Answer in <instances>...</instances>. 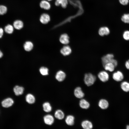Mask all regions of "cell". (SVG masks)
<instances>
[{
	"mask_svg": "<svg viewBox=\"0 0 129 129\" xmlns=\"http://www.w3.org/2000/svg\"><path fill=\"white\" fill-rule=\"evenodd\" d=\"M96 79V77L95 75L90 73H87L84 75V81L86 85L90 86L94 83Z\"/></svg>",
	"mask_w": 129,
	"mask_h": 129,
	"instance_id": "6da1fadb",
	"label": "cell"
},
{
	"mask_svg": "<svg viewBox=\"0 0 129 129\" xmlns=\"http://www.w3.org/2000/svg\"><path fill=\"white\" fill-rule=\"evenodd\" d=\"M7 11V8L5 5H0V15H3L6 13Z\"/></svg>",
	"mask_w": 129,
	"mask_h": 129,
	"instance_id": "4316f807",
	"label": "cell"
},
{
	"mask_svg": "<svg viewBox=\"0 0 129 129\" xmlns=\"http://www.w3.org/2000/svg\"><path fill=\"white\" fill-rule=\"evenodd\" d=\"M13 100L10 98H6L1 102L2 106L4 108H7L12 106L14 103Z\"/></svg>",
	"mask_w": 129,
	"mask_h": 129,
	"instance_id": "52a82bcc",
	"label": "cell"
},
{
	"mask_svg": "<svg viewBox=\"0 0 129 129\" xmlns=\"http://www.w3.org/2000/svg\"><path fill=\"white\" fill-rule=\"evenodd\" d=\"M121 88L124 91H129V83L126 81L122 82L121 85Z\"/></svg>",
	"mask_w": 129,
	"mask_h": 129,
	"instance_id": "d4e9b609",
	"label": "cell"
},
{
	"mask_svg": "<svg viewBox=\"0 0 129 129\" xmlns=\"http://www.w3.org/2000/svg\"><path fill=\"white\" fill-rule=\"evenodd\" d=\"M114 58V54L112 53H109L103 56L101 58L103 65L109 62H111Z\"/></svg>",
	"mask_w": 129,
	"mask_h": 129,
	"instance_id": "7a4b0ae2",
	"label": "cell"
},
{
	"mask_svg": "<svg viewBox=\"0 0 129 129\" xmlns=\"http://www.w3.org/2000/svg\"><path fill=\"white\" fill-rule=\"evenodd\" d=\"M4 32L6 33L11 34L14 31V28L13 26L11 24H8L6 25L3 28Z\"/></svg>",
	"mask_w": 129,
	"mask_h": 129,
	"instance_id": "5bb4252c",
	"label": "cell"
},
{
	"mask_svg": "<svg viewBox=\"0 0 129 129\" xmlns=\"http://www.w3.org/2000/svg\"><path fill=\"white\" fill-rule=\"evenodd\" d=\"M54 116L57 119L61 120L64 118V113L62 110H58L55 112Z\"/></svg>",
	"mask_w": 129,
	"mask_h": 129,
	"instance_id": "603a6c76",
	"label": "cell"
},
{
	"mask_svg": "<svg viewBox=\"0 0 129 129\" xmlns=\"http://www.w3.org/2000/svg\"><path fill=\"white\" fill-rule=\"evenodd\" d=\"M48 1H52V0H47Z\"/></svg>",
	"mask_w": 129,
	"mask_h": 129,
	"instance_id": "f35d334b",
	"label": "cell"
},
{
	"mask_svg": "<svg viewBox=\"0 0 129 129\" xmlns=\"http://www.w3.org/2000/svg\"><path fill=\"white\" fill-rule=\"evenodd\" d=\"M26 102L30 104L34 103L35 100L34 96L30 94H28L26 95Z\"/></svg>",
	"mask_w": 129,
	"mask_h": 129,
	"instance_id": "cb8c5ba5",
	"label": "cell"
},
{
	"mask_svg": "<svg viewBox=\"0 0 129 129\" xmlns=\"http://www.w3.org/2000/svg\"><path fill=\"white\" fill-rule=\"evenodd\" d=\"M4 33V31L3 28L0 27V39L1 38L3 37Z\"/></svg>",
	"mask_w": 129,
	"mask_h": 129,
	"instance_id": "d6a6232c",
	"label": "cell"
},
{
	"mask_svg": "<svg viewBox=\"0 0 129 129\" xmlns=\"http://www.w3.org/2000/svg\"><path fill=\"white\" fill-rule=\"evenodd\" d=\"M33 47V44L31 42L27 41L24 44V49L27 51H31Z\"/></svg>",
	"mask_w": 129,
	"mask_h": 129,
	"instance_id": "7402d4cb",
	"label": "cell"
},
{
	"mask_svg": "<svg viewBox=\"0 0 129 129\" xmlns=\"http://www.w3.org/2000/svg\"><path fill=\"white\" fill-rule=\"evenodd\" d=\"M39 6L42 8L46 10L50 9L51 5L49 1L46 0H42L40 3Z\"/></svg>",
	"mask_w": 129,
	"mask_h": 129,
	"instance_id": "30bf717a",
	"label": "cell"
},
{
	"mask_svg": "<svg viewBox=\"0 0 129 129\" xmlns=\"http://www.w3.org/2000/svg\"><path fill=\"white\" fill-rule=\"evenodd\" d=\"M106 71L112 72L113 71L116 67L111 62H109L105 64L103 66Z\"/></svg>",
	"mask_w": 129,
	"mask_h": 129,
	"instance_id": "e0dca14e",
	"label": "cell"
},
{
	"mask_svg": "<svg viewBox=\"0 0 129 129\" xmlns=\"http://www.w3.org/2000/svg\"><path fill=\"white\" fill-rule=\"evenodd\" d=\"M122 37L125 40L129 41V30H126L124 31L123 33Z\"/></svg>",
	"mask_w": 129,
	"mask_h": 129,
	"instance_id": "f546056e",
	"label": "cell"
},
{
	"mask_svg": "<svg viewBox=\"0 0 129 129\" xmlns=\"http://www.w3.org/2000/svg\"><path fill=\"white\" fill-rule=\"evenodd\" d=\"M112 78L115 81L119 82L122 81L124 78L123 73L120 70L114 72L112 75Z\"/></svg>",
	"mask_w": 129,
	"mask_h": 129,
	"instance_id": "277c9868",
	"label": "cell"
},
{
	"mask_svg": "<svg viewBox=\"0 0 129 129\" xmlns=\"http://www.w3.org/2000/svg\"><path fill=\"white\" fill-rule=\"evenodd\" d=\"M68 0H63V1L61 5L63 8H65L68 4Z\"/></svg>",
	"mask_w": 129,
	"mask_h": 129,
	"instance_id": "1f68e13d",
	"label": "cell"
},
{
	"mask_svg": "<svg viewBox=\"0 0 129 129\" xmlns=\"http://www.w3.org/2000/svg\"><path fill=\"white\" fill-rule=\"evenodd\" d=\"M121 20L125 23H129V13L124 14L121 17Z\"/></svg>",
	"mask_w": 129,
	"mask_h": 129,
	"instance_id": "83f0119b",
	"label": "cell"
},
{
	"mask_svg": "<svg viewBox=\"0 0 129 129\" xmlns=\"http://www.w3.org/2000/svg\"><path fill=\"white\" fill-rule=\"evenodd\" d=\"M44 123L47 124L51 125L54 123V119L52 116L48 115L45 116L43 118Z\"/></svg>",
	"mask_w": 129,
	"mask_h": 129,
	"instance_id": "ac0fdd59",
	"label": "cell"
},
{
	"mask_svg": "<svg viewBox=\"0 0 129 129\" xmlns=\"http://www.w3.org/2000/svg\"><path fill=\"white\" fill-rule=\"evenodd\" d=\"M63 0H56L55 2V5L57 6H59L62 3Z\"/></svg>",
	"mask_w": 129,
	"mask_h": 129,
	"instance_id": "836d02e7",
	"label": "cell"
},
{
	"mask_svg": "<svg viewBox=\"0 0 129 129\" xmlns=\"http://www.w3.org/2000/svg\"><path fill=\"white\" fill-rule=\"evenodd\" d=\"M3 56V53L1 51L0 49V59Z\"/></svg>",
	"mask_w": 129,
	"mask_h": 129,
	"instance_id": "8d00e7d4",
	"label": "cell"
},
{
	"mask_svg": "<svg viewBox=\"0 0 129 129\" xmlns=\"http://www.w3.org/2000/svg\"><path fill=\"white\" fill-rule=\"evenodd\" d=\"M61 53L64 56H67L70 54L72 52L70 47L69 45L64 46L60 50Z\"/></svg>",
	"mask_w": 129,
	"mask_h": 129,
	"instance_id": "8992f818",
	"label": "cell"
},
{
	"mask_svg": "<svg viewBox=\"0 0 129 129\" xmlns=\"http://www.w3.org/2000/svg\"><path fill=\"white\" fill-rule=\"evenodd\" d=\"M59 40L60 42L62 44L66 45L69 43V37L66 33H64L60 36Z\"/></svg>",
	"mask_w": 129,
	"mask_h": 129,
	"instance_id": "9c48e42d",
	"label": "cell"
},
{
	"mask_svg": "<svg viewBox=\"0 0 129 129\" xmlns=\"http://www.w3.org/2000/svg\"><path fill=\"white\" fill-rule=\"evenodd\" d=\"M13 91L16 95L19 96L23 94L24 88L22 87L16 86L14 87Z\"/></svg>",
	"mask_w": 129,
	"mask_h": 129,
	"instance_id": "44dd1931",
	"label": "cell"
},
{
	"mask_svg": "<svg viewBox=\"0 0 129 129\" xmlns=\"http://www.w3.org/2000/svg\"><path fill=\"white\" fill-rule=\"evenodd\" d=\"M98 105L99 106L101 109H105L108 108L109 103L106 100L104 99H102L99 101Z\"/></svg>",
	"mask_w": 129,
	"mask_h": 129,
	"instance_id": "9a60e30c",
	"label": "cell"
},
{
	"mask_svg": "<svg viewBox=\"0 0 129 129\" xmlns=\"http://www.w3.org/2000/svg\"><path fill=\"white\" fill-rule=\"evenodd\" d=\"M111 63H112L116 67H117L118 65V61L114 58L113 59Z\"/></svg>",
	"mask_w": 129,
	"mask_h": 129,
	"instance_id": "e575fe53",
	"label": "cell"
},
{
	"mask_svg": "<svg viewBox=\"0 0 129 129\" xmlns=\"http://www.w3.org/2000/svg\"><path fill=\"white\" fill-rule=\"evenodd\" d=\"M127 129H129V125H127L126 127Z\"/></svg>",
	"mask_w": 129,
	"mask_h": 129,
	"instance_id": "74e56055",
	"label": "cell"
},
{
	"mask_svg": "<svg viewBox=\"0 0 129 129\" xmlns=\"http://www.w3.org/2000/svg\"><path fill=\"white\" fill-rule=\"evenodd\" d=\"M48 69L45 67H42L39 69V71L41 74L43 75H47L48 74Z\"/></svg>",
	"mask_w": 129,
	"mask_h": 129,
	"instance_id": "f1b7e54d",
	"label": "cell"
},
{
	"mask_svg": "<svg viewBox=\"0 0 129 129\" xmlns=\"http://www.w3.org/2000/svg\"><path fill=\"white\" fill-rule=\"evenodd\" d=\"M74 94L75 97L78 98H82L84 96V94L79 87H77L75 89Z\"/></svg>",
	"mask_w": 129,
	"mask_h": 129,
	"instance_id": "ba28073f",
	"label": "cell"
},
{
	"mask_svg": "<svg viewBox=\"0 0 129 129\" xmlns=\"http://www.w3.org/2000/svg\"><path fill=\"white\" fill-rule=\"evenodd\" d=\"M120 3L124 5H127L129 2V0H119Z\"/></svg>",
	"mask_w": 129,
	"mask_h": 129,
	"instance_id": "4dcf8cb0",
	"label": "cell"
},
{
	"mask_svg": "<svg viewBox=\"0 0 129 129\" xmlns=\"http://www.w3.org/2000/svg\"><path fill=\"white\" fill-rule=\"evenodd\" d=\"M66 76V74L62 70H59L57 73L55 78L58 81L61 82L64 80Z\"/></svg>",
	"mask_w": 129,
	"mask_h": 129,
	"instance_id": "8fae6325",
	"label": "cell"
},
{
	"mask_svg": "<svg viewBox=\"0 0 129 129\" xmlns=\"http://www.w3.org/2000/svg\"><path fill=\"white\" fill-rule=\"evenodd\" d=\"M110 32L109 29L106 27H103L100 28L98 31L99 34L101 36L108 35L110 34Z\"/></svg>",
	"mask_w": 129,
	"mask_h": 129,
	"instance_id": "7c38bea8",
	"label": "cell"
},
{
	"mask_svg": "<svg viewBox=\"0 0 129 129\" xmlns=\"http://www.w3.org/2000/svg\"><path fill=\"white\" fill-rule=\"evenodd\" d=\"M50 19L49 15L46 13L42 14L39 18L40 22L42 24H48L50 21Z\"/></svg>",
	"mask_w": 129,
	"mask_h": 129,
	"instance_id": "5b68a950",
	"label": "cell"
},
{
	"mask_svg": "<svg viewBox=\"0 0 129 129\" xmlns=\"http://www.w3.org/2000/svg\"><path fill=\"white\" fill-rule=\"evenodd\" d=\"M79 105L81 108L85 109L88 108L90 106L89 103L84 99H82L80 101Z\"/></svg>",
	"mask_w": 129,
	"mask_h": 129,
	"instance_id": "d6986e66",
	"label": "cell"
},
{
	"mask_svg": "<svg viewBox=\"0 0 129 129\" xmlns=\"http://www.w3.org/2000/svg\"><path fill=\"white\" fill-rule=\"evenodd\" d=\"M13 25L15 29L17 30H20L23 27L24 23L22 20H16L13 22Z\"/></svg>",
	"mask_w": 129,
	"mask_h": 129,
	"instance_id": "4fadbf2b",
	"label": "cell"
},
{
	"mask_svg": "<svg viewBox=\"0 0 129 129\" xmlns=\"http://www.w3.org/2000/svg\"><path fill=\"white\" fill-rule=\"evenodd\" d=\"M98 77L102 81L105 82L109 80V76L108 73L105 71H102L98 74Z\"/></svg>",
	"mask_w": 129,
	"mask_h": 129,
	"instance_id": "3957f363",
	"label": "cell"
},
{
	"mask_svg": "<svg viewBox=\"0 0 129 129\" xmlns=\"http://www.w3.org/2000/svg\"><path fill=\"white\" fill-rule=\"evenodd\" d=\"M43 110L46 112H49L52 110V107L50 104L48 102L44 103L43 105Z\"/></svg>",
	"mask_w": 129,
	"mask_h": 129,
	"instance_id": "484cf974",
	"label": "cell"
},
{
	"mask_svg": "<svg viewBox=\"0 0 129 129\" xmlns=\"http://www.w3.org/2000/svg\"><path fill=\"white\" fill-rule=\"evenodd\" d=\"M81 126L82 128L85 129H91L93 127L92 123L87 120L83 121L81 123Z\"/></svg>",
	"mask_w": 129,
	"mask_h": 129,
	"instance_id": "2e32d148",
	"label": "cell"
},
{
	"mask_svg": "<svg viewBox=\"0 0 129 129\" xmlns=\"http://www.w3.org/2000/svg\"><path fill=\"white\" fill-rule=\"evenodd\" d=\"M75 118L71 115H68L66 117L65 121L66 124L69 126H72L74 123Z\"/></svg>",
	"mask_w": 129,
	"mask_h": 129,
	"instance_id": "ffe728a7",
	"label": "cell"
},
{
	"mask_svg": "<svg viewBox=\"0 0 129 129\" xmlns=\"http://www.w3.org/2000/svg\"><path fill=\"white\" fill-rule=\"evenodd\" d=\"M124 65L125 68L127 70H129V59L125 62Z\"/></svg>",
	"mask_w": 129,
	"mask_h": 129,
	"instance_id": "d590c367",
	"label": "cell"
}]
</instances>
